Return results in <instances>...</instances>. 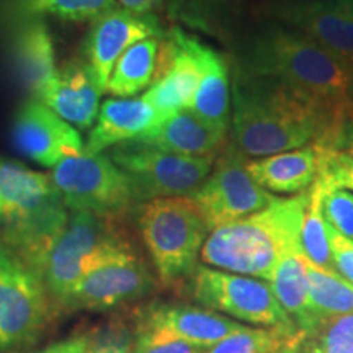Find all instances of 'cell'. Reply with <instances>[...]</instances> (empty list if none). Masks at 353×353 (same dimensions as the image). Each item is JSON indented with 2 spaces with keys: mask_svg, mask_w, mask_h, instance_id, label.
I'll return each instance as SVG.
<instances>
[{
  "mask_svg": "<svg viewBox=\"0 0 353 353\" xmlns=\"http://www.w3.org/2000/svg\"><path fill=\"white\" fill-rule=\"evenodd\" d=\"M90 341V332L82 335H72V337L59 341L50 345L39 348V350L28 352V353H85Z\"/></svg>",
  "mask_w": 353,
  "mask_h": 353,
  "instance_id": "cell-37",
  "label": "cell"
},
{
  "mask_svg": "<svg viewBox=\"0 0 353 353\" xmlns=\"http://www.w3.org/2000/svg\"><path fill=\"white\" fill-rule=\"evenodd\" d=\"M0 214H2V203H0Z\"/></svg>",
  "mask_w": 353,
  "mask_h": 353,
  "instance_id": "cell-42",
  "label": "cell"
},
{
  "mask_svg": "<svg viewBox=\"0 0 353 353\" xmlns=\"http://www.w3.org/2000/svg\"><path fill=\"white\" fill-rule=\"evenodd\" d=\"M299 353H353V314L322 321L314 332L303 337Z\"/></svg>",
  "mask_w": 353,
  "mask_h": 353,
  "instance_id": "cell-31",
  "label": "cell"
},
{
  "mask_svg": "<svg viewBox=\"0 0 353 353\" xmlns=\"http://www.w3.org/2000/svg\"><path fill=\"white\" fill-rule=\"evenodd\" d=\"M247 161L232 141L228 143L216 156L208 179L192 196L210 231L257 213L278 198L250 176Z\"/></svg>",
  "mask_w": 353,
  "mask_h": 353,
  "instance_id": "cell-11",
  "label": "cell"
},
{
  "mask_svg": "<svg viewBox=\"0 0 353 353\" xmlns=\"http://www.w3.org/2000/svg\"><path fill=\"white\" fill-rule=\"evenodd\" d=\"M242 69L285 83L311 97L345 121L350 72L327 50L288 28H270L255 38Z\"/></svg>",
  "mask_w": 353,
  "mask_h": 353,
  "instance_id": "cell-3",
  "label": "cell"
},
{
  "mask_svg": "<svg viewBox=\"0 0 353 353\" xmlns=\"http://www.w3.org/2000/svg\"><path fill=\"white\" fill-rule=\"evenodd\" d=\"M50 176L70 213L117 218L136 205L130 179L105 152L65 159Z\"/></svg>",
  "mask_w": 353,
  "mask_h": 353,
  "instance_id": "cell-10",
  "label": "cell"
},
{
  "mask_svg": "<svg viewBox=\"0 0 353 353\" xmlns=\"http://www.w3.org/2000/svg\"><path fill=\"white\" fill-rule=\"evenodd\" d=\"M2 239L30 267H38L68 224L70 211L51 176L0 157Z\"/></svg>",
  "mask_w": 353,
  "mask_h": 353,
  "instance_id": "cell-4",
  "label": "cell"
},
{
  "mask_svg": "<svg viewBox=\"0 0 353 353\" xmlns=\"http://www.w3.org/2000/svg\"><path fill=\"white\" fill-rule=\"evenodd\" d=\"M169 32L188 48L200 68V83L190 110L216 130L228 132L231 125V82L226 59L182 26H172Z\"/></svg>",
  "mask_w": 353,
  "mask_h": 353,
  "instance_id": "cell-18",
  "label": "cell"
},
{
  "mask_svg": "<svg viewBox=\"0 0 353 353\" xmlns=\"http://www.w3.org/2000/svg\"><path fill=\"white\" fill-rule=\"evenodd\" d=\"M118 7L141 17H154V13L165 7V0H117Z\"/></svg>",
  "mask_w": 353,
  "mask_h": 353,
  "instance_id": "cell-38",
  "label": "cell"
},
{
  "mask_svg": "<svg viewBox=\"0 0 353 353\" xmlns=\"http://www.w3.org/2000/svg\"><path fill=\"white\" fill-rule=\"evenodd\" d=\"M114 8L117 0H0V17L15 26L46 19L95 21Z\"/></svg>",
  "mask_w": 353,
  "mask_h": 353,
  "instance_id": "cell-25",
  "label": "cell"
},
{
  "mask_svg": "<svg viewBox=\"0 0 353 353\" xmlns=\"http://www.w3.org/2000/svg\"><path fill=\"white\" fill-rule=\"evenodd\" d=\"M327 234L330 242V252L335 263V268L341 275L353 285V242L339 234L327 224Z\"/></svg>",
  "mask_w": 353,
  "mask_h": 353,
  "instance_id": "cell-36",
  "label": "cell"
},
{
  "mask_svg": "<svg viewBox=\"0 0 353 353\" xmlns=\"http://www.w3.org/2000/svg\"><path fill=\"white\" fill-rule=\"evenodd\" d=\"M303 337L283 334L276 329L244 327L206 348L205 353H281L288 348H299Z\"/></svg>",
  "mask_w": 353,
  "mask_h": 353,
  "instance_id": "cell-29",
  "label": "cell"
},
{
  "mask_svg": "<svg viewBox=\"0 0 353 353\" xmlns=\"http://www.w3.org/2000/svg\"><path fill=\"white\" fill-rule=\"evenodd\" d=\"M159 123L161 120L157 113L144 97L110 99L101 103L99 118L88 134L83 152L103 154L107 149L139 138Z\"/></svg>",
  "mask_w": 353,
  "mask_h": 353,
  "instance_id": "cell-23",
  "label": "cell"
},
{
  "mask_svg": "<svg viewBox=\"0 0 353 353\" xmlns=\"http://www.w3.org/2000/svg\"><path fill=\"white\" fill-rule=\"evenodd\" d=\"M131 353H205V350L159 330L136 325Z\"/></svg>",
  "mask_w": 353,
  "mask_h": 353,
  "instance_id": "cell-34",
  "label": "cell"
},
{
  "mask_svg": "<svg viewBox=\"0 0 353 353\" xmlns=\"http://www.w3.org/2000/svg\"><path fill=\"white\" fill-rule=\"evenodd\" d=\"M311 303L319 324L330 317L353 314V285L341 273L324 270L304 257Z\"/></svg>",
  "mask_w": 353,
  "mask_h": 353,
  "instance_id": "cell-27",
  "label": "cell"
},
{
  "mask_svg": "<svg viewBox=\"0 0 353 353\" xmlns=\"http://www.w3.org/2000/svg\"><path fill=\"white\" fill-rule=\"evenodd\" d=\"M317 141L324 144L317 180L324 183L325 187L347 190V192L353 193V156L337 151L322 139Z\"/></svg>",
  "mask_w": 353,
  "mask_h": 353,
  "instance_id": "cell-33",
  "label": "cell"
},
{
  "mask_svg": "<svg viewBox=\"0 0 353 353\" xmlns=\"http://www.w3.org/2000/svg\"><path fill=\"white\" fill-rule=\"evenodd\" d=\"M345 121L353 123V79H352L350 95H348V103H347V108H345Z\"/></svg>",
  "mask_w": 353,
  "mask_h": 353,
  "instance_id": "cell-40",
  "label": "cell"
},
{
  "mask_svg": "<svg viewBox=\"0 0 353 353\" xmlns=\"http://www.w3.org/2000/svg\"><path fill=\"white\" fill-rule=\"evenodd\" d=\"M200 83V68L195 56L170 32L161 41L159 63L152 85L143 95L154 108L159 120L164 121L180 110L192 105Z\"/></svg>",
  "mask_w": 353,
  "mask_h": 353,
  "instance_id": "cell-17",
  "label": "cell"
},
{
  "mask_svg": "<svg viewBox=\"0 0 353 353\" xmlns=\"http://www.w3.org/2000/svg\"><path fill=\"white\" fill-rule=\"evenodd\" d=\"M165 34L156 17L134 15L120 7L92 21L85 41V61L103 92H107L118 59L132 44L148 38H165Z\"/></svg>",
  "mask_w": 353,
  "mask_h": 353,
  "instance_id": "cell-15",
  "label": "cell"
},
{
  "mask_svg": "<svg viewBox=\"0 0 353 353\" xmlns=\"http://www.w3.org/2000/svg\"><path fill=\"white\" fill-rule=\"evenodd\" d=\"M229 0H165V12L175 23L216 34L224 23Z\"/></svg>",
  "mask_w": 353,
  "mask_h": 353,
  "instance_id": "cell-30",
  "label": "cell"
},
{
  "mask_svg": "<svg viewBox=\"0 0 353 353\" xmlns=\"http://www.w3.org/2000/svg\"><path fill=\"white\" fill-rule=\"evenodd\" d=\"M13 56L20 76L32 94V100L43 103L54 88L59 76L54 44L46 21L32 20L17 25Z\"/></svg>",
  "mask_w": 353,
  "mask_h": 353,
  "instance_id": "cell-22",
  "label": "cell"
},
{
  "mask_svg": "<svg viewBox=\"0 0 353 353\" xmlns=\"http://www.w3.org/2000/svg\"><path fill=\"white\" fill-rule=\"evenodd\" d=\"M131 247L114 226L113 218L70 213L68 224L38 267V275L46 286L54 312L63 311L74 286L87 272Z\"/></svg>",
  "mask_w": 353,
  "mask_h": 353,
  "instance_id": "cell-5",
  "label": "cell"
},
{
  "mask_svg": "<svg viewBox=\"0 0 353 353\" xmlns=\"http://www.w3.org/2000/svg\"><path fill=\"white\" fill-rule=\"evenodd\" d=\"M231 99L232 143L250 157L304 148L345 123L311 97L242 68L234 76Z\"/></svg>",
  "mask_w": 353,
  "mask_h": 353,
  "instance_id": "cell-1",
  "label": "cell"
},
{
  "mask_svg": "<svg viewBox=\"0 0 353 353\" xmlns=\"http://www.w3.org/2000/svg\"><path fill=\"white\" fill-rule=\"evenodd\" d=\"M280 17L327 50L353 79V0H298L281 7Z\"/></svg>",
  "mask_w": 353,
  "mask_h": 353,
  "instance_id": "cell-14",
  "label": "cell"
},
{
  "mask_svg": "<svg viewBox=\"0 0 353 353\" xmlns=\"http://www.w3.org/2000/svg\"><path fill=\"white\" fill-rule=\"evenodd\" d=\"M12 138L20 154L50 169L85 149L76 128L37 100L21 105L13 121Z\"/></svg>",
  "mask_w": 353,
  "mask_h": 353,
  "instance_id": "cell-13",
  "label": "cell"
},
{
  "mask_svg": "<svg viewBox=\"0 0 353 353\" xmlns=\"http://www.w3.org/2000/svg\"><path fill=\"white\" fill-rule=\"evenodd\" d=\"M190 294L201 307L231 317L237 322L276 329L303 337L291 317L278 303L268 281L260 278L198 265L190 276Z\"/></svg>",
  "mask_w": 353,
  "mask_h": 353,
  "instance_id": "cell-7",
  "label": "cell"
},
{
  "mask_svg": "<svg viewBox=\"0 0 353 353\" xmlns=\"http://www.w3.org/2000/svg\"><path fill=\"white\" fill-rule=\"evenodd\" d=\"M327 143L332 145L334 149H337V151L347 152L350 154V156H353V123L350 121L343 123L341 130L335 132Z\"/></svg>",
  "mask_w": 353,
  "mask_h": 353,
  "instance_id": "cell-39",
  "label": "cell"
},
{
  "mask_svg": "<svg viewBox=\"0 0 353 353\" xmlns=\"http://www.w3.org/2000/svg\"><path fill=\"white\" fill-rule=\"evenodd\" d=\"M52 312L41 276L0 239V353L32 347Z\"/></svg>",
  "mask_w": 353,
  "mask_h": 353,
  "instance_id": "cell-8",
  "label": "cell"
},
{
  "mask_svg": "<svg viewBox=\"0 0 353 353\" xmlns=\"http://www.w3.org/2000/svg\"><path fill=\"white\" fill-rule=\"evenodd\" d=\"M324 144L312 141L294 151L247 161V170L260 187L275 195H299L307 192L321 170Z\"/></svg>",
  "mask_w": 353,
  "mask_h": 353,
  "instance_id": "cell-19",
  "label": "cell"
},
{
  "mask_svg": "<svg viewBox=\"0 0 353 353\" xmlns=\"http://www.w3.org/2000/svg\"><path fill=\"white\" fill-rule=\"evenodd\" d=\"M138 221L161 283L192 276L211 234L195 200L175 196L143 203Z\"/></svg>",
  "mask_w": 353,
  "mask_h": 353,
  "instance_id": "cell-6",
  "label": "cell"
},
{
  "mask_svg": "<svg viewBox=\"0 0 353 353\" xmlns=\"http://www.w3.org/2000/svg\"><path fill=\"white\" fill-rule=\"evenodd\" d=\"M226 139L228 132L216 130L190 108L180 110L136 138L162 151L192 157L218 156L228 144Z\"/></svg>",
  "mask_w": 353,
  "mask_h": 353,
  "instance_id": "cell-21",
  "label": "cell"
},
{
  "mask_svg": "<svg viewBox=\"0 0 353 353\" xmlns=\"http://www.w3.org/2000/svg\"><path fill=\"white\" fill-rule=\"evenodd\" d=\"M322 195H324V188L316 180L312 187L307 190V205L306 211H304L301 229L303 254L309 262L317 265V267L324 268V270L337 272L332 252H330L327 221H325L324 211H322Z\"/></svg>",
  "mask_w": 353,
  "mask_h": 353,
  "instance_id": "cell-28",
  "label": "cell"
},
{
  "mask_svg": "<svg viewBox=\"0 0 353 353\" xmlns=\"http://www.w3.org/2000/svg\"><path fill=\"white\" fill-rule=\"evenodd\" d=\"M132 334L121 322H110L90 332L85 353H131Z\"/></svg>",
  "mask_w": 353,
  "mask_h": 353,
  "instance_id": "cell-35",
  "label": "cell"
},
{
  "mask_svg": "<svg viewBox=\"0 0 353 353\" xmlns=\"http://www.w3.org/2000/svg\"><path fill=\"white\" fill-rule=\"evenodd\" d=\"M281 353H299V348H288V350H285Z\"/></svg>",
  "mask_w": 353,
  "mask_h": 353,
  "instance_id": "cell-41",
  "label": "cell"
},
{
  "mask_svg": "<svg viewBox=\"0 0 353 353\" xmlns=\"http://www.w3.org/2000/svg\"><path fill=\"white\" fill-rule=\"evenodd\" d=\"M156 278L134 249L113 255L87 272L74 286L63 311H105L148 296Z\"/></svg>",
  "mask_w": 353,
  "mask_h": 353,
  "instance_id": "cell-12",
  "label": "cell"
},
{
  "mask_svg": "<svg viewBox=\"0 0 353 353\" xmlns=\"http://www.w3.org/2000/svg\"><path fill=\"white\" fill-rule=\"evenodd\" d=\"M319 183L324 188L322 211H324L325 221L330 228L353 242V193L347 190L325 187L322 182Z\"/></svg>",
  "mask_w": 353,
  "mask_h": 353,
  "instance_id": "cell-32",
  "label": "cell"
},
{
  "mask_svg": "<svg viewBox=\"0 0 353 353\" xmlns=\"http://www.w3.org/2000/svg\"><path fill=\"white\" fill-rule=\"evenodd\" d=\"M164 38H148L132 44L118 59L110 76L107 92L117 99H132L152 85Z\"/></svg>",
  "mask_w": 353,
  "mask_h": 353,
  "instance_id": "cell-26",
  "label": "cell"
},
{
  "mask_svg": "<svg viewBox=\"0 0 353 353\" xmlns=\"http://www.w3.org/2000/svg\"><path fill=\"white\" fill-rule=\"evenodd\" d=\"M112 161L130 179L134 203L193 196L213 170L216 156L192 157L132 139L113 148Z\"/></svg>",
  "mask_w": 353,
  "mask_h": 353,
  "instance_id": "cell-9",
  "label": "cell"
},
{
  "mask_svg": "<svg viewBox=\"0 0 353 353\" xmlns=\"http://www.w3.org/2000/svg\"><path fill=\"white\" fill-rule=\"evenodd\" d=\"M103 94L87 61L70 59L59 69L56 85L43 103L72 126L87 130L99 118Z\"/></svg>",
  "mask_w": 353,
  "mask_h": 353,
  "instance_id": "cell-20",
  "label": "cell"
},
{
  "mask_svg": "<svg viewBox=\"0 0 353 353\" xmlns=\"http://www.w3.org/2000/svg\"><path fill=\"white\" fill-rule=\"evenodd\" d=\"M268 283H270L278 303L291 317L303 337L319 327V321H317L311 303V291H309L303 252L286 255L276 265Z\"/></svg>",
  "mask_w": 353,
  "mask_h": 353,
  "instance_id": "cell-24",
  "label": "cell"
},
{
  "mask_svg": "<svg viewBox=\"0 0 353 353\" xmlns=\"http://www.w3.org/2000/svg\"><path fill=\"white\" fill-rule=\"evenodd\" d=\"M136 325L159 330L203 350L244 327L241 322L206 307L161 301L141 307L136 314Z\"/></svg>",
  "mask_w": 353,
  "mask_h": 353,
  "instance_id": "cell-16",
  "label": "cell"
},
{
  "mask_svg": "<svg viewBox=\"0 0 353 353\" xmlns=\"http://www.w3.org/2000/svg\"><path fill=\"white\" fill-rule=\"evenodd\" d=\"M307 192L278 196L267 208L214 229L203 245V265L270 281L286 255L303 252L301 229Z\"/></svg>",
  "mask_w": 353,
  "mask_h": 353,
  "instance_id": "cell-2",
  "label": "cell"
}]
</instances>
